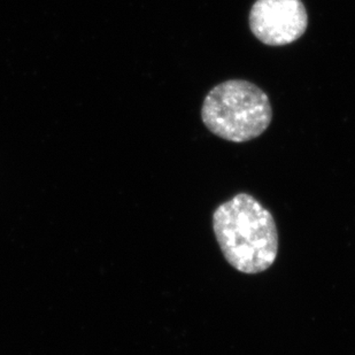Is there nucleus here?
<instances>
[{"mask_svg": "<svg viewBox=\"0 0 355 355\" xmlns=\"http://www.w3.org/2000/svg\"><path fill=\"white\" fill-rule=\"evenodd\" d=\"M213 230L229 265L243 274L270 268L278 254V232L272 213L248 193H238L213 213Z\"/></svg>", "mask_w": 355, "mask_h": 355, "instance_id": "1", "label": "nucleus"}, {"mask_svg": "<svg viewBox=\"0 0 355 355\" xmlns=\"http://www.w3.org/2000/svg\"><path fill=\"white\" fill-rule=\"evenodd\" d=\"M201 119L215 136L245 143L261 136L272 120V108L265 91L244 80H225L205 98Z\"/></svg>", "mask_w": 355, "mask_h": 355, "instance_id": "2", "label": "nucleus"}, {"mask_svg": "<svg viewBox=\"0 0 355 355\" xmlns=\"http://www.w3.org/2000/svg\"><path fill=\"white\" fill-rule=\"evenodd\" d=\"M248 22L260 42L269 46H283L305 34L309 14L302 0H257Z\"/></svg>", "mask_w": 355, "mask_h": 355, "instance_id": "3", "label": "nucleus"}]
</instances>
